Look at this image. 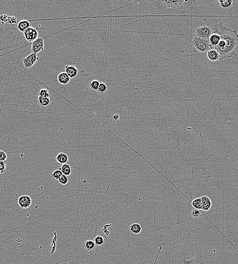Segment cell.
Listing matches in <instances>:
<instances>
[{"label": "cell", "instance_id": "3957f363", "mask_svg": "<svg viewBox=\"0 0 238 264\" xmlns=\"http://www.w3.org/2000/svg\"><path fill=\"white\" fill-rule=\"evenodd\" d=\"M213 31L210 26H205L197 28L196 30L195 34L196 36L200 37L209 41V38L213 34Z\"/></svg>", "mask_w": 238, "mask_h": 264}, {"label": "cell", "instance_id": "cb8c5ba5", "mask_svg": "<svg viewBox=\"0 0 238 264\" xmlns=\"http://www.w3.org/2000/svg\"><path fill=\"white\" fill-rule=\"evenodd\" d=\"M94 242L96 245L102 246L104 243V238L101 236L97 235L96 237V238H94Z\"/></svg>", "mask_w": 238, "mask_h": 264}, {"label": "cell", "instance_id": "6da1fadb", "mask_svg": "<svg viewBox=\"0 0 238 264\" xmlns=\"http://www.w3.org/2000/svg\"><path fill=\"white\" fill-rule=\"evenodd\" d=\"M213 32L217 33L220 36L218 44L212 48L218 52L220 57V60L237 56L235 50L238 46L237 31L227 28L220 22L214 26Z\"/></svg>", "mask_w": 238, "mask_h": 264}, {"label": "cell", "instance_id": "f546056e", "mask_svg": "<svg viewBox=\"0 0 238 264\" xmlns=\"http://www.w3.org/2000/svg\"><path fill=\"white\" fill-rule=\"evenodd\" d=\"M7 159V155L6 152L2 150L0 151V161H5Z\"/></svg>", "mask_w": 238, "mask_h": 264}, {"label": "cell", "instance_id": "603a6c76", "mask_svg": "<svg viewBox=\"0 0 238 264\" xmlns=\"http://www.w3.org/2000/svg\"><path fill=\"white\" fill-rule=\"evenodd\" d=\"M62 175H63V174L60 170H56L51 174V176L52 178H54V179L58 181Z\"/></svg>", "mask_w": 238, "mask_h": 264}, {"label": "cell", "instance_id": "ffe728a7", "mask_svg": "<svg viewBox=\"0 0 238 264\" xmlns=\"http://www.w3.org/2000/svg\"><path fill=\"white\" fill-rule=\"evenodd\" d=\"M218 2L220 3L221 7L224 9H228L231 8L233 3L232 0H219Z\"/></svg>", "mask_w": 238, "mask_h": 264}, {"label": "cell", "instance_id": "52a82bcc", "mask_svg": "<svg viewBox=\"0 0 238 264\" xmlns=\"http://www.w3.org/2000/svg\"><path fill=\"white\" fill-rule=\"evenodd\" d=\"M32 203V199L29 195H22L18 200V204L22 209L29 208Z\"/></svg>", "mask_w": 238, "mask_h": 264}, {"label": "cell", "instance_id": "44dd1931", "mask_svg": "<svg viewBox=\"0 0 238 264\" xmlns=\"http://www.w3.org/2000/svg\"><path fill=\"white\" fill-rule=\"evenodd\" d=\"M38 102L40 104L44 107H47L51 103V101L50 98H44L41 96L38 97Z\"/></svg>", "mask_w": 238, "mask_h": 264}, {"label": "cell", "instance_id": "ba28073f", "mask_svg": "<svg viewBox=\"0 0 238 264\" xmlns=\"http://www.w3.org/2000/svg\"><path fill=\"white\" fill-rule=\"evenodd\" d=\"M165 5L167 7L171 8H175L179 7L180 6L184 4L185 3L187 2V1H181V0H178V1H162Z\"/></svg>", "mask_w": 238, "mask_h": 264}, {"label": "cell", "instance_id": "484cf974", "mask_svg": "<svg viewBox=\"0 0 238 264\" xmlns=\"http://www.w3.org/2000/svg\"><path fill=\"white\" fill-rule=\"evenodd\" d=\"M39 96L42 97H44V98H50V92L48 89H43L40 91Z\"/></svg>", "mask_w": 238, "mask_h": 264}, {"label": "cell", "instance_id": "8992f818", "mask_svg": "<svg viewBox=\"0 0 238 264\" xmlns=\"http://www.w3.org/2000/svg\"><path fill=\"white\" fill-rule=\"evenodd\" d=\"M38 54L32 53L27 57H25L22 60L23 65L26 69L31 68L36 64L38 60Z\"/></svg>", "mask_w": 238, "mask_h": 264}, {"label": "cell", "instance_id": "277c9868", "mask_svg": "<svg viewBox=\"0 0 238 264\" xmlns=\"http://www.w3.org/2000/svg\"><path fill=\"white\" fill-rule=\"evenodd\" d=\"M23 36L25 37V39L29 42H33L34 41L37 39L39 37V34L38 32L36 29L34 28L33 26H31L25 31L23 33Z\"/></svg>", "mask_w": 238, "mask_h": 264}, {"label": "cell", "instance_id": "7c38bea8", "mask_svg": "<svg viewBox=\"0 0 238 264\" xmlns=\"http://www.w3.org/2000/svg\"><path fill=\"white\" fill-rule=\"evenodd\" d=\"M220 35L217 33L213 32V34L211 35L209 40L211 49L217 45L220 41Z\"/></svg>", "mask_w": 238, "mask_h": 264}, {"label": "cell", "instance_id": "e0dca14e", "mask_svg": "<svg viewBox=\"0 0 238 264\" xmlns=\"http://www.w3.org/2000/svg\"><path fill=\"white\" fill-rule=\"evenodd\" d=\"M59 170H60L61 171V172L64 175H65L67 176H70L71 175L72 170V168L71 166L67 164H63L61 167H60Z\"/></svg>", "mask_w": 238, "mask_h": 264}, {"label": "cell", "instance_id": "9c48e42d", "mask_svg": "<svg viewBox=\"0 0 238 264\" xmlns=\"http://www.w3.org/2000/svg\"><path fill=\"white\" fill-rule=\"evenodd\" d=\"M65 73L68 75L71 78H74L78 75V70L75 66L73 65H66L65 66Z\"/></svg>", "mask_w": 238, "mask_h": 264}, {"label": "cell", "instance_id": "8fae6325", "mask_svg": "<svg viewBox=\"0 0 238 264\" xmlns=\"http://www.w3.org/2000/svg\"><path fill=\"white\" fill-rule=\"evenodd\" d=\"M58 81L62 85H66L70 82L71 78L68 75L65 73V72H62L60 73L57 77Z\"/></svg>", "mask_w": 238, "mask_h": 264}, {"label": "cell", "instance_id": "4dcf8cb0", "mask_svg": "<svg viewBox=\"0 0 238 264\" xmlns=\"http://www.w3.org/2000/svg\"><path fill=\"white\" fill-rule=\"evenodd\" d=\"M192 215L193 218H199V216L200 215V210H197V209L193 210V211H192Z\"/></svg>", "mask_w": 238, "mask_h": 264}, {"label": "cell", "instance_id": "d4e9b609", "mask_svg": "<svg viewBox=\"0 0 238 264\" xmlns=\"http://www.w3.org/2000/svg\"><path fill=\"white\" fill-rule=\"evenodd\" d=\"M100 83L99 81L97 80H93L90 83V87L93 91H97L99 89V85Z\"/></svg>", "mask_w": 238, "mask_h": 264}, {"label": "cell", "instance_id": "1f68e13d", "mask_svg": "<svg viewBox=\"0 0 238 264\" xmlns=\"http://www.w3.org/2000/svg\"><path fill=\"white\" fill-rule=\"evenodd\" d=\"M119 117H120L119 115H118V114H114V115L113 116V120H119Z\"/></svg>", "mask_w": 238, "mask_h": 264}, {"label": "cell", "instance_id": "5b68a950", "mask_svg": "<svg viewBox=\"0 0 238 264\" xmlns=\"http://www.w3.org/2000/svg\"><path fill=\"white\" fill-rule=\"evenodd\" d=\"M44 41L43 38L39 37L37 39L34 41L31 45V51L32 53L38 54V53L43 51L44 48Z\"/></svg>", "mask_w": 238, "mask_h": 264}, {"label": "cell", "instance_id": "7a4b0ae2", "mask_svg": "<svg viewBox=\"0 0 238 264\" xmlns=\"http://www.w3.org/2000/svg\"><path fill=\"white\" fill-rule=\"evenodd\" d=\"M192 45L201 53H207L211 49L209 41L200 37L196 36L192 41Z\"/></svg>", "mask_w": 238, "mask_h": 264}, {"label": "cell", "instance_id": "9a60e30c", "mask_svg": "<svg viewBox=\"0 0 238 264\" xmlns=\"http://www.w3.org/2000/svg\"><path fill=\"white\" fill-rule=\"evenodd\" d=\"M31 23L27 20H22L18 22L17 25L18 29L20 32L23 33L26 30L31 27Z\"/></svg>", "mask_w": 238, "mask_h": 264}, {"label": "cell", "instance_id": "ac0fdd59", "mask_svg": "<svg viewBox=\"0 0 238 264\" xmlns=\"http://www.w3.org/2000/svg\"><path fill=\"white\" fill-rule=\"evenodd\" d=\"M192 206L195 208V209L197 210H202L203 207V201H202L201 198H197L195 199L192 201L191 202Z\"/></svg>", "mask_w": 238, "mask_h": 264}, {"label": "cell", "instance_id": "f1b7e54d", "mask_svg": "<svg viewBox=\"0 0 238 264\" xmlns=\"http://www.w3.org/2000/svg\"><path fill=\"white\" fill-rule=\"evenodd\" d=\"M6 171V161H0V173H4Z\"/></svg>", "mask_w": 238, "mask_h": 264}, {"label": "cell", "instance_id": "30bf717a", "mask_svg": "<svg viewBox=\"0 0 238 264\" xmlns=\"http://www.w3.org/2000/svg\"><path fill=\"white\" fill-rule=\"evenodd\" d=\"M207 57L210 61H218L220 60V54L214 49H211L207 53Z\"/></svg>", "mask_w": 238, "mask_h": 264}, {"label": "cell", "instance_id": "4316f807", "mask_svg": "<svg viewBox=\"0 0 238 264\" xmlns=\"http://www.w3.org/2000/svg\"><path fill=\"white\" fill-rule=\"evenodd\" d=\"M58 181V183H60V184H61V185H65L68 183L69 179L68 178V176L63 174L61 176V177L59 179Z\"/></svg>", "mask_w": 238, "mask_h": 264}, {"label": "cell", "instance_id": "5bb4252c", "mask_svg": "<svg viewBox=\"0 0 238 264\" xmlns=\"http://www.w3.org/2000/svg\"><path fill=\"white\" fill-rule=\"evenodd\" d=\"M1 20L2 23H8L9 25H15L17 22V18L14 16H8L6 14L2 15Z\"/></svg>", "mask_w": 238, "mask_h": 264}, {"label": "cell", "instance_id": "83f0119b", "mask_svg": "<svg viewBox=\"0 0 238 264\" xmlns=\"http://www.w3.org/2000/svg\"><path fill=\"white\" fill-rule=\"evenodd\" d=\"M107 89L108 87L106 84H105L103 82H101L97 91L101 93H104L107 91Z\"/></svg>", "mask_w": 238, "mask_h": 264}, {"label": "cell", "instance_id": "2e32d148", "mask_svg": "<svg viewBox=\"0 0 238 264\" xmlns=\"http://www.w3.org/2000/svg\"><path fill=\"white\" fill-rule=\"evenodd\" d=\"M56 161L58 163L61 164H65L67 163V162H68L69 158L65 153L64 152H60L58 153V155H57L56 156Z\"/></svg>", "mask_w": 238, "mask_h": 264}, {"label": "cell", "instance_id": "4fadbf2b", "mask_svg": "<svg viewBox=\"0 0 238 264\" xmlns=\"http://www.w3.org/2000/svg\"><path fill=\"white\" fill-rule=\"evenodd\" d=\"M203 201V207L202 210L205 211H208L212 207V202L209 197L207 195H203L200 197Z\"/></svg>", "mask_w": 238, "mask_h": 264}, {"label": "cell", "instance_id": "7402d4cb", "mask_svg": "<svg viewBox=\"0 0 238 264\" xmlns=\"http://www.w3.org/2000/svg\"><path fill=\"white\" fill-rule=\"evenodd\" d=\"M96 245V243H94V241H92V240H87L85 242V246L86 248L89 250H93L95 248Z\"/></svg>", "mask_w": 238, "mask_h": 264}, {"label": "cell", "instance_id": "d6986e66", "mask_svg": "<svg viewBox=\"0 0 238 264\" xmlns=\"http://www.w3.org/2000/svg\"><path fill=\"white\" fill-rule=\"evenodd\" d=\"M129 230L134 234H139L142 231V227L138 223H133L130 226Z\"/></svg>", "mask_w": 238, "mask_h": 264}]
</instances>
